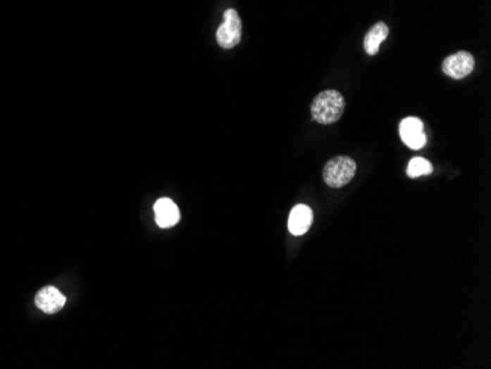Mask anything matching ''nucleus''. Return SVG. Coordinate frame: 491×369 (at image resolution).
Listing matches in <instances>:
<instances>
[{
    "instance_id": "7",
    "label": "nucleus",
    "mask_w": 491,
    "mask_h": 369,
    "mask_svg": "<svg viewBox=\"0 0 491 369\" xmlns=\"http://www.w3.org/2000/svg\"><path fill=\"white\" fill-rule=\"evenodd\" d=\"M155 220L161 228H171L180 221V209L171 199H159L154 206Z\"/></svg>"
},
{
    "instance_id": "2",
    "label": "nucleus",
    "mask_w": 491,
    "mask_h": 369,
    "mask_svg": "<svg viewBox=\"0 0 491 369\" xmlns=\"http://www.w3.org/2000/svg\"><path fill=\"white\" fill-rule=\"evenodd\" d=\"M356 174V162L349 156H337L324 166V181L332 189H342Z\"/></svg>"
},
{
    "instance_id": "1",
    "label": "nucleus",
    "mask_w": 491,
    "mask_h": 369,
    "mask_svg": "<svg viewBox=\"0 0 491 369\" xmlns=\"http://www.w3.org/2000/svg\"><path fill=\"white\" fill-rule=\"evenodd\" d=\"M344 97L337 90H325L319 93L311 105L312 120L318 124L330 125L342 118L344 112Z\"/></svg>"
},
{
    "instance_id": "9",
    "label": "nucleus",
    "mask_w": 491,
    "mask_h": 369,
    "mask_svg": "<svg viewBox=\"0 0 491 369\" xmlns=\"http://www.w3.org/2000/svg\"><path fill=\"white\" fill-rule=\"evenodd\" d=\"M388 32H390V30H388V25L384 23H377L371 27L363 39L365 52L369 56H374L378 54L381 43L388 37Z\"/></svg>"
},
{
    "instance_id": "3",
    "label": "nucleus",
    "mask_w": 491,
    "mask_h": 369,
    "mask_svg": "<svg viewBox=\"0 0 491 369\" xmlns=\"http://www.w3.org/2000/svg\"><path fill=\"white\" fill-rule=\"evenodd\" d=\"M242 40V20L235 9H227L224 21L216 31V42L223 49H232Z\"/></svg>"
},
{
    "instance_id": "5",
    "label": "nucleus",
    "mask_w": 491,
    "mask_h": 369,
    "mask_svg": "<svg viewBox=\"0 0 491 369\" xmlns=\"http://www.w3.org/2000/svg\"><path fill=\"white\" fill-rule=\"evenodd\" d=\"M476 68V59L465 50L453 54L443 61V73L454 80H462L468 77Z\"/></svg>"
},
{
    "instance_id": "10",
    "label": "nucleus",
    "mask_w": 491,
    "mask_h": 369,
    "mask_svg": "<svg viewBox=\"0 0 491 369\" xmlns=\"http://www.w3.org/2000/svg\"><path fill=\"white\" fill-rule=\"evenodd\" d=\"M408 175L411 178L422 177V175H430L433 173V165L430 161L424 158H414L409 165H408Z\"/></svg>"
},
{
    "instance_id": "4",
    "label": "nucleus",
    "mask_w": 491,
    "mask_h": 369,
    "mask_svg": "<svg viewBox=\"0 0 491 369\" xmlns=\"http://www.w3.org/2000/svg\"><path fill=\"white\" fill-rule=\"evenodd\" d=\"M399 131L403 143L414 150L422 149L427 143L424 124L416 116L404 118L399 125Z\"/></svg>"
},
{
    "instance_id": "8",
    "label": "nucleus",
    "mask_w": 491,
    "mask_h": 369,
    "mask_svg": "<svg viewBox=\"0 0 491 369\" xmlns=\"http://www.w3.org/2000/svg\"><path fill=\"white\" fill-rule=\"evenodd\" d=\"M313 221L312 209L306 205H297L292 209L289 218V230L293 236H303L308 232Z\"/></svg>"
},
{
    "instance_id": "6",
    "label": "nucleus",
    "mask_w": 491,
    "mask_h": 369,
    "mask_svg": "<svg viewBox=\"0 0 491 369\" xmlns=\"http://www.w3.org/2000/svg\"><path fill=\"white\" fill-rule=\"evenodd\" d=\"M65 304L66 297L55 287H44L36 294V306L47 315L59 312Z\"/></svg>"
}]
</instances>
